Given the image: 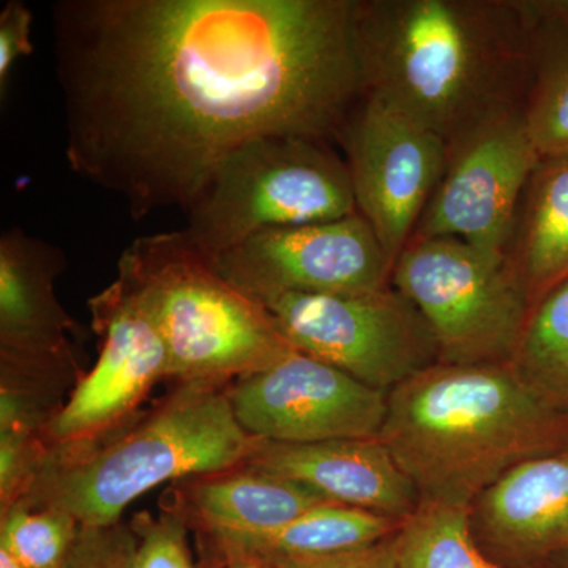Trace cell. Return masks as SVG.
<instances>
[{
    "label": "cell",
    "instance_id": "30",
    "mask_svg": "<svg viewBox=\"0 0 568 568\" xmlns=\"http://www.w3.org/2000/svg\"><path fill=\"white\" fill-rule=\"evenodd\" d=\"M226 568H268V567L261 566V564H254V562H233V564H227Z\"/></svg>",
    "mask_w": 568,
    "mask_h": 568
},
{
    "label": "cell",
    "instance_id": "26",
    "mask_svg": "<svg viewBox=\"0 0 568 568\" xmlns=\"http://www.w3.org/2000/svg\"><path fill=\"white\" fill-rule=\"evenodd\" d=\"M138 537L130 525L81 526L73 549L61 568H133Z\"/></svg>",
    "mask_w": 568,
    "mask_h": 568
},
{
    "label": "cell",
    "instance_id": "5",
    "mask_svg": "<svg viewBox=\"0 0 568 568\" xmlns=\"http://www.w3.org/2000/svg\"><path fill=\"white\" fill-rule=\"evenodd\" d=\"M115 282L159 332L178 384L231 386L295 353L267 310L223 278L183 231L133 241Z\"/></svg>",
    "mask_w": 568,
    "mask_h": 568
},
{
    "label": "cell",
    "instance_id": "12",
    "mask_svg": "<svg viewBox=\"0 0 568 568\" xmlns=\"http://www.w3.org/2000/svg\"><path fill=\"white\" fill-rule=\"evenodd\" d=\"M257 301L278 293H369L392 286L394 261L361 215L264 231L212 263Z\"/></svg>",
    "mask_w": 568,
    "mask_h": 568
},
{
    "label": "cell",
    "instance_id": "11",
    "mask_svg": "<svg viewBox=\"0 0 568 568\" xmlns=\"http://www.w3.org/2000/svg\"><path fill=\"white\" fill-rule=\"evenodd\" d=\"M357 212L396 263L446 170L448 142L395 108L364 97L343 132Z\"/></svg>",
    "mask_w": 568,
    "mask_h": 568
},
{
    "label": "cell",
    "instance_id": "22",
    "mask_svg": "<svg viewBox=\"0 0 568 568\" xmlns=\"http://www.w3.org/2000/svg\"><path fill=\"white\" fill-rule=\"evenodd\" d=\"M511 366L549 402H568V278L532 306Z\"/></svg>",
    "mask_w": 568,
    "mask_h": 568
},
{
    "label": "cell",
    "instance_id": "20",
    "mask_svg": "<svg viewBox=\"0 0 568 568\" xmlns=\"http://www.w3.org/2000/svg\"><path fill=\"white\" fill-rule=\"evenodd\" d=\"M81 372L74 354L28 357L0 353V435L43 437L58 416L63 396Z\"/></svg>",
    "mask_w": 568,
    "mask_h": 568
},
{
    "label": "cell",
    "instance_id": "29",
    "mask_svg": "<svg viewBox=\"0 0 568 568\" xmlns=\"http://www.w3.org/2000/svg\"><path fill=\"white\" fill-rule=\"evenodd\" d=\"M0 568H26L20 560L11 556L7 549L0 548Z\"/></svg>",
    "mask_w": 568,
    "mask_h": 568
},
{
    "label": "cell",
    "instance_id": "3",
    "mask_svg": "<svg viewBox=\"0 0 568 568\" xmlns=\"http://www.w3.org/2000/svg\"><path fill=\"white\" fill-rule=\"evenodd\" d=\"M559 406L511 364H436L387 394L379 439L420 503L470 507L511 467L567 447Z\"/></svg>",
    "mask_w": 568,
    "mask_h": 568
},
{
    "label": "cell",
    "instance_id": "18",
    "mask_svg": "<svg viewBox=\"0 0 568 568\" xmlns=\"http://www.w3.org/2000/svg\"><path fill=\"white\" fill-rule=\"evenodd\" d=\"M402 523L364 508L323 503L268 532L207 538L226 566L254 562L274 567L290 560L324 558L372 547L398 532Z\"/></svg>",
    "mask_w": 568,
    "mask_h": 568
},
{
    "label": "cell",
    "instance_id": "27",
    "mask_svg": "<svg viewBox=\"0 0 568 568\" xmlns=\"http://www.w3.org/2000/svg\"><path fill=\"white\" fill-rule=\"evenodd\" d=\"M32 11L22 2H9L0 11V93L6 97L14 65L33 52Z\"/></svg>",
    "mask_w": 568,
    "mask_h": 568
},
{
    "label": "cell",
    "instance_id": "19",
    "mask_svg": "<svg viewBox=\"0 0 568 568\" xmlns=\"http://www.w3.org/2000/svg\"><path fill=\"white\" fill-rule=\"evenodd\" d=\"M507 257L532 306L568 278V155L538 163Z\"/></svg>",
    "mask_w": 568,
    "mask_h": 568
},
{
    "label": "cell",
    "instance_id": "8",
    "mask_svg": "<svg viewBox=\"0 0 568 568\" xmlns=\"http://www.w3.org/2000/svg\"><path fill=\"white\" fill-rule=\"evenodd\" d=\"M297 353L388 392L439 362L428 325L394 286L369 293L257 298Z\"/></svg>",
    "mask_w": 568,
    "mask_h": 568
},
{
    "label": "cell",
    "instance_id": "1",
    "mask_svg": "<svg viewBox=\"0 0 568 568\" xmlns=\"http://www.w3.org/2000/svg\"><path fill=\"white\" fill-rule=\"evenodd\" d=\"M52 39L70 170L136 222L256 138L342 141L364 99L354 0H61Z\"/></svg>",
    "mask_w": 568,
    "mask_h": 568
},
{
    "label": "cell",
    "instance_id": "15",
    "mask_svg": "<svg viewBox=\"0 0 568 568\" xmlns=\"http://www.w3.org/2000/svg\"><path fill=\"white\" fill-rule=\"evenodd\" d=\"M245 465L290 478L331 503L364 508L405 521L420 496L379 437L317 444H276L257 439Z\"/></svg>",
    "mask_w": 568,
    "mask_h": 568
},
{
    "label": "cell",
    "instance_id": "25",
    "mask_svg": "<svg viewBox=\"0 0 568 568\" xmlns=\"http://www.w3.org/2000/svg\"><path fill=\"white\" fill-rule=\"evenodd\" d=\"M138 537L133 568H194L189 545V523L181 511L163 503L162 514L140 511L130 521Z\"/></svg>",
    "mask_w": 568,
    "mask_h": 568
},
{
    "label": "cell",
    "instance_id": "16",
    "mask_svg": "<svg viewBox=\"0 0 568 568\" xmlns=\"http://www.w3.org/2000/svg\"><path fill=\"white\" fill-rule=\"evenodd\" d=\"M65 267L59 246L11 227L0 237V353L28 357L73 354L77 323L58 295Z\"/></svg>",
    "mask_w": 568,
    "mask_h": 568
},
{
    "label": "cell",
    "instance_id": "2",
    "mask_svg": "<svg viewBox=\"0 0 568 568\" xmlns=\"http://www.w3.org/2000/svg\"><path fill=\"white\" fill-rule=\"evenodd\" d=\"M364 97L450 144L523 104L528 32L517 0H354Z\"/></svg>",
    "mask_w": 568,
    "mask_h": 568
},
{
    "label": "cell",
    "instance_id": "23",
    "mask_svg": "<svg viewBox=\"0 0 568 568\" xmlns=\"http://www.w3.org/2000/svg\"><path fill=\"white\" fill-rule=\"evenodd\" d=\"M526 32V125L541 159L568 155V47L552 50L547 41L529 31L528 24Z\"/></svg>",
    "mask_w": 568,
    "mask_h": 568
},
{
    "label": "cell",
    "instance_id": "24",
    "mask_svg": "<svg viewBox=\"0 0 568 568\" xmlns=\"http://www.w3.org/2000/svg\"><path fill=\"white\" fill-rule=\"evenodd\" d=\"M81 525L67 511L17 500L0 510V548L26 568H61Z\"/></svg>",
    "mask_w": 568,
    "mask_h": 568
},
{
    "label": "cell",
    "instance_id": "6",
    "mask_svg": "<svg viewBox=\"0 0 568 568\" xmlns=\"http://www.w3.org/2000/svg\"><path fill=\"white\" fill-rule=\"evenodd\" d=\"M357 213L346 159L328 142L263 136L216 168L183 234L211 263L253 235Z\"/></svg>",
    "mask_w": 568,
    "mask_h": 568
},
{
    "label": "cell",
    "instance_id": "17",
    "mask_svg": "<svg viewBox=\"0 0 568 568\" xmlns=\"http://www.w3.org/2000/svg\"><path fill=\"white\" fill-rule=\"evenodd\" d=\"M168 497L164 503L205 537L268 532L331 503L297 481L248 465L175 481Z\"/></svg>",
    "mask_w": 568,
    "mask_h": 568
},
{
    "label": "cell",
    "instance_id": "13",
    "mask_svg": "<svg viewBox=\"0 0 568 568\" xmlns=\"http://www.w3.org/2000/svg\"><path fill=\"white\" fill-rule=\"evenodd\" d=\"M239 425L256 439L317 444L379 437L387 394L302 353L227 387Z\"/></svg>",
    "mask_w": 568,
    "mask_h": 568
},
{
    "label": "cell",
    "instance_id": "10",
    "mask_svg": "<svg viewBox=\"0 0 568 568\" xmlns=\"http://www.w3.org/2000/svg\"><path fill=\"white\" fill-rule=\"evenodd\" d=\"M100 338L99 361L67 396L44 429L48 457L88 450L140 416L141 403L159 381L170 377V362L159 332L118 282L89 301Z\"/></svg>",
    "mask_w": 568,
    "mask_h": 568
},
{
    "label": "cell",
    "instance_id": "9",
    "mask_svg": "<svg viewBox=\"0 0 568 568\" xmlns=\"http://www.w3.org/2000/svg\"><path fill=\"white\" fill-rule=\"evenodd\" d=\"M540 162L523 104L488 115L448 144L446 170L413 239L455 237L507 254Z\"/></svg>",
    "mask_w": 568,
    "mask_h": 568
},
{
    "label": "cell",
    "instance_id": "14",
    "mask_svg": "<svg viewBox=\"0 0 568 568\" xmlns=\"http://www.w3.org/2000/svg\"><path fill=\"white\" fill-rule=\"evenodd\" d=\"M469 510L477 544L504 568H529L566 555L568 446L511 467Z\"/></svg>",
    "mask_w": 568,
    "mask_h": 568
},
{
    "label": "cell",
    "instance_id": "21",
    "mask_svg": "<svg viewBox=\"0 0 568 568\" xmlns=\"http://www.w3.org/2000/svg\"><path fill=\"white\" fill-rule=\"evenodd\" d=\"M469 508L420 503L396 532V568H504L477 544Z\"/></svg>",
    "mask_w": 568,
    "mask_h": 568
},
{
    "label": "cell",
    "instance_id": "28",
    "mask_svg": "<svg viewBox=\"0 0 568 568\" xmlns=\"http://www.w3.org/2000/svg\"><path fill=\"white\" fill-rule=\"evenodd\" d=\"M268 568H396V534L372 547L324 558L290 560Z\"/></svg>",
    "mask_w": 568,
    "mask_h": 568
},
{
    "label": "cell",
    "instance_id": "4",
    "mask_svg": "<svg viewBox=\"0 0 568 568\" xmlns=\"http://www.w3.org/2000/svg\"><path fill=\"white\" fill-rule=\"evenodd\" d=\"M227 387L179 384L103 443L44 458L22 500L59 508L85 528H100L121 523L133 500L164 481L244 466L257 439L239 425Z\"/></svg>",
    "mask_w": 568,
    "mask_h": 568
},
{
    "label": "cell",
    "instance_id": "7",
    "mask_svg": "<svg viewBox=\"0 0 568 568\" xmlns=\"http://www.w3.org/2000/svg\"><path fill=\"white\" fill-rule=\"evenodd\" d=\"M392 286L428 325L443 364H511L532 312L506 253L455 237L410 239Z\"/></svg>",
    "mask_w": 568,
    "mask_h": 568
},
{
    "label": "cell",
    "instance_id": "31",
    "mask_svg": "<svg viewBox=\"0 0 568 568\" xmlns=\"http://www.w3.org/2000/svg\"><path fill=\"white\" fill-rule=\"evenodd\" d=\"M556 562L559 564V568H568V552H566V555L560 556V558L556 559Z\"/></svg>",
    "mask_w": 568,
    "mask_h": 568
}]
</instances>
